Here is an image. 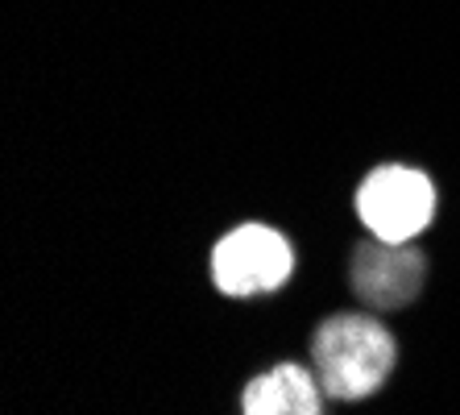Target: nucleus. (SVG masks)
I'll return each mask as SVG.
<instances>
[{"mask_svg":"<svg viewBox=\"0 0 460 415\" xmlns=\"http://www.w3.org/2000/svg\"><path fill=\"white\" fill-rule=\"evenodd\" d=\"M307 365L332 403H361L390 383L398 341L377 311H336L311 332Z\"/></svg>","mask_w":460,"mask_h":415,"instance_id":"obj_1","label":"nucleus"},{"mask_svg":"<svg viewBox=\"0 0 460 415\" xmlns=\"http://www.w3.org/2000/svg\"><path fill=\"white\" fill-rule=\"evenodd\" d=\"M212 283L228 299H257L287 287L295 275V245L274 224L245 221L212 245Z\"/></svg>","mask_w":460,"mask_h":415,"instance_id":"obj_2","label":"nucleus"},{"mask_svg":"<svg viewBox=\"0 0 460 415\" xmlns=\"http://www.w3.org/2000/svg\"><path fill=\"white\" fill-rule=\"evenodd\" d=\"M436 183L419 167L382 162L357 187V216L377 241H419L436 221Z\"/></svg>","mask_w":460,"mask_h":415,"instance_id":"obj_3","label":"nucleus"},{"mask_svg":"<svg viewBox=\"0 0 460 415\" xmlns=\"http://www.w3.org/2000/svg\"><path fill=\"white\" fill-rule=\"evenodd\" d=\"M349 283L369 311H402L428 287V257L415 241L365 237L349 257Z\"/></svg>","mask_w":460,"mask_h":415,"instance_id":"obj_4","label":"nucleus"},{"mask_svg":"<svg viewBox=\"0 0 460 415\" xmlns=\"http://www.w3.org/2000/svg\"><path fill=\"white\" fill-rule=\"evenodd\" d=\"M323 386L307 362H274L241 391V415H323Z\"/></svg>","mask_w":460,"mask_h":415,"instance_id":"obj_5","label":"nucleus"}]
</instances>
